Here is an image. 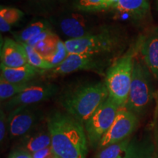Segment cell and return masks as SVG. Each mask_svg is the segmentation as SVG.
I'll return each instance as SVG.
<instances>
[{
	"instance_id": "cell-31",
	"label": "cell",
	"mask_w": 158,
	"mask_h": 158,
	"mask_svg": "<svg viewBox=\"0 0 158 158\" xmlns=\"http://www.w3.org/2000/svg\"><path fill=\"white\" fill-rule=\"evenodd\" d=\"M11 26L7 21H5L2 18H0V31L1 32H8L10 31Z\"/></svg>"
},
{
	"instance_id": "cell-2",
	"label": "cell",
	"mask_w": 158,
	"mask_h": 158,
	"mask_svg": "<svg viewBox=\"0 0 158 158\" xmlns=\"http://www.w3.org/2000/svg\"><path fill=\"white\" fill-rule=\"evenodd\" d=\"M126 35L115 26L98 27L93 34L82 38L64 40L69 54H79L106 59H112L121 54L126 45ZM118 59V58H117Z\"/></svg>"
},
{
	"instance_id": "cell-15",
	"label": "cell",
	"mask_w": 158,
	"mask_h": 158,
	"mask_svg": "<svg viewBox=\"0 0 158 158\" xmlns=\"http://www.w3.org/2000/svg\"><path fill=\"white\" fill-rule=\"evenodd\" d=\"M112 8L118 15L135 21L145 19L150 10L147 0H118Z\"/></svg>"
},
{
	"instance_id": "cell-14",
	"label": "cell",
	"mask_w": 158,
	"mask_h": 158,
	"mask_svg": "<svg viewBox=\"0 0 158 158\" xmlns=\"http://www.w3.org/2000/svg\"><path fill=\"white\" fill-rule=\"evenodd\" d=\"M140 53L154 78L158 81V27L142 37Z\"/></svg>"
},
{
	"instance_id": "cell-6",
	"label": "cell",
	"mask_w": 158,
	"mask_h": 158,
	"mask_svg": "<svg viewBox=\"0 0 158 158\" xmlns=\"http://www.w3.org/2000/svg\"><path fill=\"white\" fill-rule=\"evenodd\" d=\"M87 14L79 11L62 12L53 15L51 23L56 26L66 40L82 38L93 34L98 29Z\"/></svg>"
},
{
	"instance_id": "cell-11",
	"label": "cell",
	"mask_w": 158,
	"mask_h": 158,
	"mask_svg": "<svg viewBox=\"0 0 158 158\" xmlns=\"http://www.w3.org/2000/svg\"><path fill=\"white\" fill-rule=\"evenodd\" d=\"M59 86L54 83L33 84L23 92L7 100L5 107L12 110L21 106H32L54 97L59 92Z\"/></svg>"
},
{
	"instance_id": "cell-28",
	"label": "cell",
	"mask_w": 158,
	"mask_h": 158,
	"mask_svg": "<svg viewBox=\"0 0 158 158\" xmlns=\"http://www.w3.org/2000/svg\"><path fill=\"white\" fill-rule=\"evenodd\" d=\"M32 158H58L55 155L51 147L45 148L42 150L31 154Z\"/></svg>"
},
{
	"instance_id": "cell-32",
	"label": "cell",
	"mask_w": 158,
	"mask_h": 158,
	"mask_svg": "<svg viewBox=\"0 0 158 158\" xmlns=\"http://www.w3.org/2000/svg\"><path fill=\"white\" fill-rule=\"evenodd\" d=\"M105 4H106V7H107V8H110V7H113L114 5H116V3H117V2L118 0H103Z\"/></svg>"
},
{
	"instance_id": "cell-13",
	"label": "cell",
	"mask_w": 158,
	"mask_h": 158,
	"mask_svg": "<svg viewBox=\"0 0 158 158\" xmlns=\"http://www.w3.org/2000/svg\"><path fill=\"white\" fill-rule=\"evenodd\" d=\"M1 64L10 68L29 64L24 48L21 43L8 37L4 40L1 48Z\"/></svg>"
},
{
	"instance_id": "cell-26",
	"label": "cell",
	"mask_w": 158,
	"mask_h": 158,
	"mask_svg": "<svg viewBox=\"0 0 158 158\" xmlns=\"http://www.w3.org/2000/svg\"><path fill=\"white\" fill-rule=\"evenodd\" d=\"M118 158H149L147 156L146 152H144L143 149L139 146L135 145L130 142L129 147L125 153L123 154L122 156H120Z\"/></svg>"
},
{
	"instance_id": "cell-27",
	"label": "cell",
	"mask_w": 158,
	"mask_h": 158,
	"mask_svg": "<svg viewBox=\"0 0 158 158\" xmlns=\"http://www.w3.org/2000/svg\"><path fill=\"white\" fill-rule=\"evenodd\" d=\"M7 132H8V124H7V116L2 108L0 110V141L1 144L5 140Z\"/></svg>"
},
{
	"instance_id": "cell-3",
	"label": "cell",
	"mask_w": 158,
	"mask_h": 158,
	"mask_svg": "<svg viewBox=\"0 0 158 158\" xmlns=\"http://www.w3.org/2000/svg\"><path fill=\"white\" fill-rule=\"evenodd\" d=\"M108 98L104 82L86 83L65 91L60 103L65 112L84 124Z\"/></svg>"
},
{
	"instance_id": "cell-8",
	"label": "cell",
	"mask_w": 158,
	"mask_h": 158,
	"mask_svg": "<svg viewBox=\"0 0 158 158\" xmlns=\"http://www.w3.org/2000/svg\"><path fill=\"white\" fill-rule=\"evenodd\" d=\"M110 61L92 55L69 54L59 66L46 71L43 75L48 78H55L68 75L77 71H93L99 74L103 73L106 68L112 64Z\"/></svg>"
},
{
	"instance_id": "cell-10",
	"label": "cell",
	"mask_w": 158,
	"mask_h": 158,
	"mask_svg": "<svg viewBox=\"0 0 158 158\" xmlns=\"http://www.w3.org/2000/svg\"><path fill=\"white\" fill-rule=\"evenodd\" d=\"M41 112L32 106H21L10 111L7 116L8 134L12 138H20L42 122Z\"/></svg>"
},
{
	"instance_id": "cell-1",
	"label": "cell",
	"mask_w": 158,
	"mask_h": 158,
	"mask_svg": "<svg viewBox=\"0 0 158 158\" xmlns=\"http://www.w3.org/2000/svg\"><path fill=\"white\" fill-rule=\"evenodd\" d=\"M53 151L58 158H86L88 140L84 124L67 112L55 110L46 117Z\"/></svg>"
},
{
	"instance_id": "cell-17",
	"label": "cell",
	"mask_w": 158,
	"mask_h": 158,
	"mask_svg": "<svg viewBox=\"0 0 158 158\" xmlns=\"http://www.w3.org/2000/svg\"><path fill=\"white\" fill-rule=\"evenodd\" d=\"M29 8L39 14L55 15L68 4V0H25Z\"/></svg>"
},
{
	"instance_id": "cell-24",
	"label": "cell",
	"mask_w": 158,
	"mask_h": 158,
	"mask_svg": "<svg viewBox=\"0 0 158 158\" xmlns=\"http://www.w3.org/2000/svg\"><path fill=\"white\" fill-rule=\"evenodd\" d=\"M23 13L21 10L11 7H3L0 8V18H2L10 25L17 23L23 17Z\"/></svg>"
},
{
	"instance_id": "cell-7",
	"label": "cell",
	"mask_w": 158,
	"mask_h": 158,
	"mask_svg": "<svg viewBox=\"0 0 158 158\" xmlns=\"http://www.w3.org/2000/svg\"><path fill=\"white\" fill-rule=\"evenodd\" d=\"M119 107L109 97L84 124L88 143L92 148H98L106 132L115 119Z\"/></svg>"
},
{
	"instance_id": "cell-16",
	"label": "cell",
	"mask_w": 158,
	"mask_h": 158,
	"mask_svg": "<svg viewBox=\"0 0 158 158\" xmlns=\"http://www.w3.org/2000/svg\"><path fill=\"white\" fill-rule=\"evenodd\" d=\"M1 76L0 78L5 79L7 81L13 84H24L32 81L37 75H43V72L39 69L32 67L30 64L20 68H10L0 65Z\"/></svg>"
},
{
	"instance_id": "cell-23",
	"label": "cell",
	"mask_w": 158,
	"mask_h": 158,
	"mask_svg": "<svg viewBox=\"0 0 158 158\" xmlns=\"http://www.w3.org/2000/svg\"><path fill=\"white\" fill-rule=\"evenodd\" d=\"M60 37L56 33L52 32L45 37L43 40L40 41L37 45H35L33 48L36 50L43 58L46 59L51 56L54 51L56 50L59 41L60 40Z\"/></svg>"
},
{
	"instance_id": "cell-21",
	"label": "cell",
	"mask_w": 158,
	"mask_h": 158,
	"mask_svg": "<svg viewBox=\"0 0 158 158\" xmlns=\"http://www.w3.org/2000/svg\"><path fill=\"white\" fill-rule=\"evenodd\" d=\"M24 48L29 64L43 71V73L53 68L51 64L45 58L41 56L32 46L25 43H21Z\"/></svg>"
},
{
	"instance_id": "cell-34",
	"label": "cell",
	"mask_w": 158,
	"mask_h": 158,
	"mask_svg": "<svg viewBox=\"0 0 158 158\" xmlns=\"http://www.w3.org/2000/svg\"><path fill=\"white\" fill-rule=\"evenodd\" d=\"M157 5H158V0H157Z\"/></svg>"
},
{
	"instance_id": "cell-33",
	"label": "cell",
	"mask_w": 158,
	"mask_h": 158,
	"mask_svg": "<svg viewBox=\"0 0 158 158\" xmlns=\"http://www.w3.org/2000/svg\"><path fill=\"white\" fill-rule=\"evenodd\" d=\"M8 158H13V157H12V155H10V156H9V157Z\"/></svg>"
},
{
	"instance_id": "cell-18",
	"label": "cell",
	"mask_w": 158,
	"mask_h": 158,
	"mask_svg": "<svg viewBox=\"0 0 158 158\" xmlns=\"http://www.w3.org/2000/svg\"><path fill=\"white\" fill-rule=\"evenodd\" d=\"M53 29V25L48 20H37L31 22L16 35V41L19 43H27L31 38L43 31Z\"/></svg>"
},
{
	"instance_id": "cell-30",
	"label": "cell",
	"mask_w": 158,
	"mask_h": 158,
	"mask_svg": "<svg viewBox=\"0 0 158 158\" xmlns=\"http://www.w3.org/2000/svg\"><path fill=\"white\" fill-rule=\"evenodd\" d=\"M10 155L13 158H32V155L28 152L22 149H18L13 152Z\"/></svg>"
},
{
	"instance_id": "cell-9",
	"label": "cell",
	"mask_w": 158,
	"mask_h": 158,
	"mask_svg": "<svg viewBox=\"0 0 158 158\" xmlns=\"http://www.w3.org/2000/svg\"><path fill=\"white\" fill-rule=\"evenodd\" d=\"M138 124V117L135 114L125 108H119L113 124L102 138L98 149L100 150L130 138L137 128Z\"/></svg>"
},
{
	"instance_id": "cell-19",
	"label": "cell",
	"mask_w": 158,
	"mask_h": 158,
	"mask_svg": "<svg viewBox=\"0 0 158 158\" xmlns=\"http://www.w3.org/2000/svg\"><path fill=\"white\" fill-rule=\"evenodd\" d=\"M75 11L91 13L107 10L103 0H68Z\"/></svg>"
},
{
	"instance_id": "cell-29",
	"label": "cell",
	"mask_w": 158,
	"mask_h": 158,
	"mask_svg": "<svg viewBox=\"0 0 158 158\" xmlns=\"http://www.w3.org/2000/svg\"><path fill=\"white\" fill-rule=\"evenodd\" d=\"M52 31H53V29H48V30L43 31L42 32L40 33V34H37V35H35V37H33L32 38H31L29 41H27V42L25 43L31 45V46L34 47L35 45H37V43L40 42V41L43 40V39L45 38V37H48V35L52 32Z\"/></svg>"
},
{
	"instance_id": "cell-4",
	"label": "cell",
	"mask_w": 158,
	"mask_h": 158,
	"mask_svg": "<svg viewBox=\"0 0 158 158\" xmlns=\"http://www.w3.org/2000/svg\"><path fill=\"white\" fill-rule=\"evenodd\" d=\"M141 41L142 37L130 47L125 54L116 59L106 72L104 83L108 97L119 108L124 107L129 95L134 61L140 51Z\"/></svg>"
},
{
	"instance_id": "cell-20",
	"label": "cell",
	"mask_w": 158,
	"mask_h": 158,
	"mask_svg": "<svg viewBox=\"0 0 158 158\" xmlns=\"http://www.w3.org/2000/svg\"><path fill=\"white\" fill-rule=\"evenodd\" d=\"M34 84V81L24 83V84H13L5 79L0 78V99L1 101L8 100L23 92L30 85Z\"/></svg>"
},
{
	"instance_id": "cell-5",
	"label": "cell",
	"mask_w": 158,
	"mask_h": 158,
	"mask_svg": "<svg viewBox=\"0 0 158 158\" xmlns=\"http://www.w3.org/2000/svg\"><path fill=\"white\" fill-rule=\"evenodd\" d=\"M154 77L143 59L135 57L132 81L127 102L124 108L136 116L143 115L149 109L154 98Z\"/></svg>"
},
{
	"instance_id": "cell-25",
	"label": "cell",
	"mask_w": 158,
	"mask_h": 158,
	"mask_svg": "<svg viewBox=\"0 0 158 158\" xmlns=\"http://www.w3.org/2000/svg\"><path fill=\"white\" fill-rule=\"evenodd\" d=\"M68 56V52L67 50L66 46L64 45V42L62 40L59 41L58 45L54 52L50 56L46 59V60L50 63L53 68L55 67L59 66L61 63L64 61V59Z\"/></svg>"
},
{
	"instance_id": "cell-12",
	"label": "cell",
	"mask_w": 158,
	"mask_h": 158,
	"mask_svg": "<svg viewBox=\"0 0 158 158\" xmlns=\"http://www.w3.org/2000/svg\"><path fill=\"white\" fill-rule=\"evenodd\" d=\"M19 139V149L31 154L51 147V138L46 119L45 122H41Z\"/></svg>"
},
{
	"instance_id": "cell-22",
	"label": "cell",
	"mask_w": 158,
	"mask_h": 158,
	"mask_svg": "<svg viewBox=\"0 0 158 158\" xmlns=\"http://www.w3.org/2000/svg\"><path fill=\"white\" fill-rule=\"evenodd\" d=\"M130 138L99 150L94 158H118L125 153L129 147Z\"/></svg>"
}]
</instances>
